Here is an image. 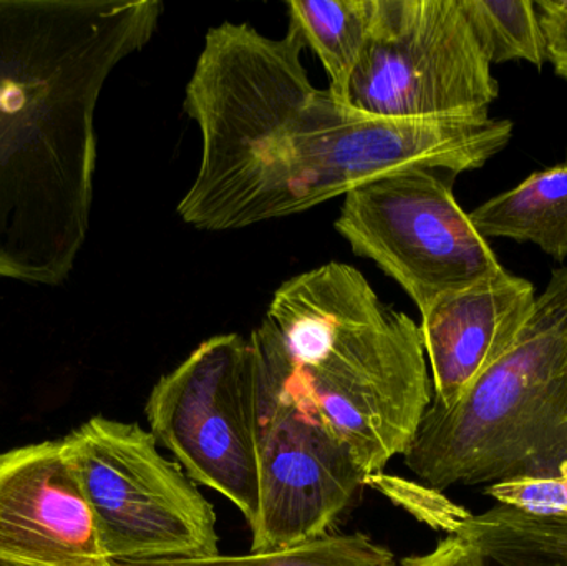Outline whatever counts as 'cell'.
Returning a JSON list of instances; mask_svg holds the SVG:
<instances>
[{
  "label": "cell",
  "instance_id": "12",
  "mask_svg": "<svg viewBox=\"0 0 567 566\" xmlns=\"http://www.w3.org/2000/svg\"><path fill=\"white\" fill-rule=\"evenodd\" d=\"M485 239L533 243L556 261L567 258V163L529 175L468 213Z\"/></svg>",
  "mask_w": 567,
  "mask_h": 566
},
{
  "label": "cell",
  "instance_id": "18",
  "mask_svg": "<svg viewBox=\"0 0 567 566\" xmlns=\"http://www.w3.org/2000/svg\"><path fill=\"white\" fill-rule=\"evenodd\" d=\"M539 20L548 42V62L567 82V0H536Z\"/></svg>",
  "mask_w": 567,
  "mask_h": 566
},
{
  "label": "cell",
  "instance_id": "4",
  "mask_svg": "<svg viewBox=\"0 0 567 566\" xmlns=\"http://www.w3.org/2000/svg\"><path fill=\"white\" fill-rule=\"evenodd\" d=\"M403 461L442 494L567 474V266L499 361L452 408L430 405Z\"/></svg>",
  "mask_w": 567,
  "mask_h": 566
},
{
  "label": "cell",
  "instance_id": "17",
  "mask_svg": "<svg viewBox=\"0 0 567 566\" xmlns=\"http://www.w3.org/2000/svg\"><path fill=\"white\" fill-rule=\"evenodd\" d=\"M498 504L533 514H566L567 474L551 478H519L486 488Z\"/></svg>",
  "mask_w": 567,
  "mask_h": 566
},
{
  "label": "cell",
  "instance_id": "5",
  "mask_svg": "<svg viewBox=\"0 0 567 566\" xmlns=\"http://www.w3.org/2000/svg\"><path fill=\"white\" fill-rule=\"evenodd\" d=\"M112 562L219 554L218 518L182 465L138 424L96 418L62 439Z\"/></svg>",
  "mask_w": 567,
  "mask_h": 566
},
{
  "label": "cell",
  "instance_id": "8",
  "mask_svg": "<svg viewBox=\"0 0 567 566\" xmlns=\"http://www.w3.org/2000/svg\"><path fill=\"white\" fill-rule=\"evenodd\" d=\"M336 229L372 259L425 315L450 292L505 272L452 186L430 169H406L347 193Z\"/></svg>",
  "mask_w": 567,
  "mask_h": 566
},
{
  "label": "cell",
  "instance_id": "2",
  "mask_svg": "<svg viewBox=\"0 0 567 566\" xmlns=\"http://www.w3.org/2000/svg\"><path fill=\"white\" fill-rule=\"evenodd\" d=\"M159 0H0V279L66 281L85 245L95 113Z\"/></svg>",
  "mask_w": 567,
  "mask_h": 566
},
{
  "label": "cell",
  "instance_id": "6",
  "mask_svg": "<svg viewBox=\"0 0 567 566\" xmlns=\"http://www.w3.org/2000/svg\"><path fill=\"white\" fill-rule=\"evenodd\" d=\"M462 0H375L359 63L340 96L386 120L489 115L499 85Z\"/></svg>",
  "mask_w": 567,
  "mask_h": 566
},
{
  "label": "cell",
  "instance_id": "13",
  "mask_svg": "<svg viewBox=\"0 0 567 566\" xmlns=\"http://www.w3.org/2000/svg\"><path fill=\"white\" fill-rule=\"evenodd\" d=\"M453 535L475 548L480 566H567V512L533 514L498 504L470 515Z\"/></svg>",
  "mask_w": 567,
  "mask_h": 566
},
{
  "label": "cell",
  "instance_id": "1",
  "mask_svg": "<svg viewBox=\"0 0 567 566\" xmlns=\"http://www.w3.org/2000/svg\"><path fill=\"white\" fill-rule=\"evenodd\" d=\"M306 43L289 25L272 39L249 23L206 33L186 85L202 158L179 218L205 231L299 215L406 169L482 168L513 138L492 116L403 122L357 112L310 82Z\"/></svg>",
  "mask_w": 567,
  "mask_h": 566
},
{
  "label": "cell",
  "instance_id": "3",
  "mask_svg": "<svg viewBox=\"0 0 567 566\" xmlns=\"http://www.w3.org/2000/svg\"><path fill=\"white\" fill-rule=\"evenodd\" d=\"M256 331L367 481L409 451L433 402L422 329L359 269L329 263L284 282Z\"/></svg>",
  "mask_w": 567,
  "mask_h": 566
},
{
  "label": "cell",
  "instance_id": "9",
  "mask_svg": "<svg viewBox=\"0 0 567 566\" xmlns=\"http://www.w3.org/2000/svg\"><path fill=\"white\" fill-rule=\"evenodd\" d=\"M145 414L156 444L185 474L228 498L255 527L259 467L249 339L221 335L202 342L156 382Z\"/></svg>",
  "mask_w": 567,
  "mask_h": 566
},
{
  "label": "cell",
  "instance_id": "19",
  "mask_svg": "<svg viewBox=\"0 0 567 566\" xmlns=\"http://www.w3.org/2000/svg\"><path fill=\"white\" fill-rule=\"evenodd\" d=\"M399 566H480V560L465 538L449 535L429 554L403 558Z\"/></svg>",
  "mask_w": 567,
  "mask_h": 566
},
{
  "label": "cell",
  "instance_id": "10",
  "mask_svg": "<svg viewBox=\"0 0 567 566\" xmlns=\"http://www.w3.org/2000/svg\"><path fill=\"white\" fill-rule=\"evenodd\" d=\"M109 564L62 439L0 452V566Z\"/></svg>",
  "mask_w": 567,
  "mask_h": 566
},
{
  "label": "cell",
  "instance_id": "15",
  "mask_svg": "<svg viewBox=\"0 0 567 566\" xmlns=\"http://www.w3.org/2000/svg\"><path fill=\"white\" fill-rule=\"evenodd\" d=\"M476 39L492 65L525 60L542 69L548 42L535 0H462Z\"/></svg>",
  "mask_w": 567,
  "mask_h": 566
},
{
  "label": "cell",
  "instance_id": "11",
  "mask_svg": "<svg viewBox=\"0 0 567 566\" xmlns=\"http://www.w3.org/2000/svg\"><path fill=\"white\" fill-rule=\"evenodd\" d=\"M536 298L532 281L505 271L430 306L420 329L432 369V404L452 408L499 361L518 338Z\"/></svg>",
  "mask_w": 567,
  "mask_h": 566
},
{
  "label": "cell",
  "instance_id": "7",
  "mask_svg": "<svg viewBox=\"0 0 567 566\" xmlns=\"http://www.w3.org/2000/svg\"><path fill=\"white\" fill-rule=\"evenodd\" d=\"M251 392L259 467L252 554L323 537L367 475L290 379L275 346L252 331Z\"/></svg>",
  "mask_w": 567,
  "mask_h": 566
},
{
  "label": "cell",
  "instance_id": "20",
  "mask_svg": "<svg viewBox=\"0 0 567 566\" xmlns=\"http://www.w3.org/2000/svg\"><path fill=\"white\" fill-rule=\"evenodd\" d=\"M105 566H115V565H113V564H112V562H110V564H109V565H105Z\"/></svg>",
  "mask_w": 567,
  "mask_h": 566
},
{
  "label": "cell",
  "instance_id": "16",
  "mask_svg": "<svg viewBox=\"0 0 567 566\" xmlns=\"http://www.w3.org/2000/svg\"><path fill=\"white\" fill-rule=\"evenodd\" d=\"M112 562V560H110ZM115 566H399L389 548L367 535H323L281 550L189 560L112 562Z\"/></svg>",
  "mask_w": 567,
  "mask_h": 566
},
{
  "label": "cell",
  "instance_id": "14",
  "mask_svg": "<svg viewBox=\"0 0 567 566\" xmlns=\"http://www.w3.org/2000/svg\"><path fill=\"white\" fill-rule=\"evenodd\" d=\"M289 25L322 62L329 90L340 100L372 27L375 0H292Z\"/></svg>",
  "mask_w": 567,
  "mask_h": 566
}]
</instances>
